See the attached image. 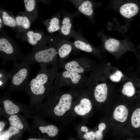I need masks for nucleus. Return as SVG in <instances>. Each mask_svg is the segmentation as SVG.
Wrapping results in <instances>:
<instances>
[{
	"label": "nucleus",
	"instance_id": "obj_28",
	"mask_svg": "<svg viewBox=\"0 0 140 140\" xmlns=\"http://www.w3.org/2000/svg\"><path fill=\"white\" fill-rule=\"evenodd\" d=\"M9 123L12 126L19 129H23L24 126L18 117L16 115H11L9 118Z\"/></svg>",
	"mask_w": 140,
	"mask_h": 140
},
{
	"label": "nucleus",
	"instance_id": "obj_29",
	"mask_svg": "<svg viewBox=\"0 0 140 140\" xmlns=\"http://www.w3.org/2000/svg\"><path fill=\"white\" fill-rule=\"evenodd\" d=\"M9 78H10L9 72H6L4 68H1L0 70V86L5 84Z\"/></svg>",
	"mask_w": 140,
	"mask_h": 140
},
{
	"label": "nucleus",
	"instance_id": "obj_7",
	"mask_svg": "<svg viewBox=\"0 0 140 140\" xmlns=\"http://www.w3.org/2000/svg\"><path fill=\"white\" fill-rule=\"evenodd\" d=\"M87 79L84 74L63 70L57 72L55 79V86L59 88L67 86L78 89L84 86Z\"/></svg>",
	"mask_w": 140,
	"mask_h": 140
},
{
	"label": "nucleus",
	"instance_id": "obj_14",
	"mask_svg": "<svg viewBox=\"0 0 140 140\" xmlns=\"http://www.w3.org/2000/svg\"><path fill=\"white\" fill-rule=\"evenodd\" d=\"M73 37L75 39L73 43L76 49L92 54L98 59L101 57L100 50L96 48L81 36L74 34Z\"/></svg>",
	"mask_w": 140,
	"mask_h": 140
},
{
	"label": "nucleus",
	"instance_id": "obj_26",
	"mask_svg": "<svg viewBox=\"0 0 140 140\" xmlns=\"http://www.w3.org/2000/svg\"><path fill=\"white\" fill-rule=\"evenodd\" d=\"M2 18L3 22L5 25L12 27L17 26L15 19L9 15L6 12H3Z\"/></svg>",
	"mask_w": 140,
	"mask_h": 140
},
{
	"label": "nucleus",
	"instance_id": "obj_18",
	"mask_svg": "<svg viewBox=\"0 0 140 140\" xmlns=\"http://www.w3.org/2000/svg\"><path fill=\"white\" fill-rule=\"evenodd\" d=\"M21 38L27 41L34 48L42 42L45 38L43 39V35L40 33L29 31L27 32L25 36Z\"/></svg>",
	"mask_w": 140,
	"mask_h": 140
},
{
	"label": "nucleus",
	"instance_id": "obj_30",
	"mask_svg": "<svg viewBox=\"0 0 140 140\" xmlns=\"http://www.w3.org/2000/svg\"><path fill=\"white\" fill-rule=\"evenodd\" d=\"M24 2L26 10L28 12L33 11L35 8V0H24Z\"/></svg>",
	"mask_w": 140,
	"mask_h": 140
},
{
	"label": "nucleus",
	"instance_id": "obj_12",
	"mask_svg": "<svg viewBox=\"0 0 140 140\" xmlns=\"http://www.w3.org/2000/svg\"><path fill=\"white\" fill-rule=\"evenodd\" d=\"M140 136V97L137 100L125 126L123 137Z\"/></svg>",
	"mask_w": 140,
	"mask_h": 140
},
{
	"label": "nucleus",
	"instance_id": "obj_8",
	"mask_svg": "<svg viewBox=\"0 0 140 140\" xmlns=\"http://www.w3.org/2000/svg\"><path fill=\"white\" fill-rule=\"evenodd\" d=\"M79 95L73 105L72 110L73 118L79 116L86 119L93 112V105L86 88L79 89Z\"/></svg>",
	"mask_w": 140,
	"mask_h": 140
},
{
	"label": "nucleus",
	"instance_id": "obj_2",
	"mask_svg": "<svg viewBox=\"0 0 140 140\" xmlns=\"http://www.w3.org/2000/svg\"><path fill=\"white\" fill-rule=\"evenodd\" d=\"M136 102L120 96L104 111L109 125V132L116 137H123L125 126Z\"/></svg>",
	"mask_w": 140,
	"mask_h": 140
},
{
	"label": "nucleus",
	"instance_id": "obj_21",
	"mask_svg": "<svg viewBox=\"0 0 140 140\" xmlns=\"http://www.w3.org/2000/svg\"><path fill=\"white\" fill-rule=\"evenodd\" d=\"M78 10L81 13L89 17H92L94 14L93 5L88 0L82 2L78 6Z\"/></svg>",
	"mask_w": 140,
	"mask_h": 140
},
{
	"label": "nucleus",
	"instance_id": "obj_32",
	"mask_svg": "<svg viewBox=\"0 0 140 140\" xmlns=\"http://www.w3.org/2000/svg\"><path fill=\"white\" fill-rule=\"evenodd\" d=\"M78 133L80 137L84 134L88 132L89 130L88 128L86 126L84 125H81L78 128Z\"/></svg>",
	"mask_w": 140,
	"mask_h": 140
},
{
	"label": "nucleus",
	"instance_id": "obj_36",
	"mask_svg": "<svg viewBox=\"0 0 140 140\" xmlns=\"http://www.w3.org/2000/svg\"><path fill=\"white\" fill-rule=\"evenodd\" d=\"M2 25L1 24H0V28H1L2 27Z\"/></svg>",
	"mask_w": 140,
	"mask_h": 140
},
{
	"label": "nucleus",
	"instance_id": "obj_11",
	"mask_svg": "<svg viewBox=\"0 0 140 140\" xmlns=\"http://www.w3.org/2000/svg\"><path fill=\"white\" fill-rule=\"evenodd\" d=\"M13 67L9 72L11 80L10 87L15 89L23 86L28 79L31 65L25 62L17 63L13 61Z\"/></svg>",
	"mask_w": 140,
	"mask_h": 140
},
{
	"label": "nucleus",
	"instance_id": "obj_3",
	"mask_svg": "<svg viewBox=\"0 0 140 140\" xmlns=\"http://www.w3.org/2000/svg\"><path fill=\"white\" fill-rule=\"evenodd\" d=\"M52 92L57 99L53 108L52 113L63 125L66 124L73 118L72 109L79 95V89L70 88L64 91L55 86Z\"/></svg>",
	"mask_w": 140,
	"mask_h": 140
},
{
	"label": "nucleus",
	"instance_id": "obj_4",
	"mask_svg": "<svg viewBox=\"0 0 140 140\" xmlns=\"http://www.w3.org/2000/svg\"><path fill=\"white\" fill-rule=\"evenodd\" d=\"M51 39L47 38L35 47L28 55L24 56L21 60L31 66L36 63H44L52 67L59 68L58 60L57 44L58 40L51 43L49 45L47 44Z\"/></svg>",
	"mask_w": 140,
	"mask_h": 140
},
{
	"label": "nucleus",
	"instance_id": "obj_17",
	"mask_svg": "<svg viewBox=\"0 0 140 140\" xmlns=\"http://www.w3.org/2000/svg\"><path fill=\"white\" fill-rule=\"evenodd\" d=\"M119 11L124 17L131 19L140 13V7L135 3H126L120 7Z\"/></svg>",
	"mask_w": 140,
	"mask_h": 140
},
{
	"label": "nucleus",
	"instance_id": "obj_27",
	"mask_svg": "<svg viewBox=\"0 0 140 140\" xmlns=\"http://www.w3.org/2000/svg\"><path fill=\"white\" fill-rule=\"evenodd\" d=\"M19 129L11 126L0 136V140H8L12 136L16 134L19 132Z\"/></svg>",
	"mask_w": 140,
	"mask_h": 140
},
{
	"label": "nucleus",
	"instance_id": "obj_33",
	"mask_svg": "<svg viewBox=\"0 0 140 140\" xmlns=\"http://www.w3.org/2000/svg\"><path fill=\"white\" fill-rule=\"evenodd\" d=\"M5 124L2 121L0 122V131H1L4 128Z\"/></svg>",
	"mask_w": 140,
	"mask_h": 140
},
{
	"label": "nucleus",
	"instance_id": "obj_1",
	"mask_svg": "<svg viewBox=\"0 0 140 140\" xmlns=\"http://www.w3.org/2000/svg\"><path fill=\"white\" fill-rule=\"evenodd\" d=\"M106 80L97 67L87 78L84 85L94 106L103 112L120 96L114 87Z\"/></svg>",
	"mask_w": 140,
	"mask_h": 140
},
{
	"label": "nucleus",
	"instance_id": "obj_25",
	"mask_svg": "<svg viewBox=\"0 0 140 140\" xmlns=\"http://www.w3.org/2000/svg\"><path fill=\"white\" fill-rule=\"evenodd\" d=\"M17 26L24 29L30 28L31 23L28 18L26 16H18L15 18Z\"/></svg>",
	"mask_w": 140,
	"mask_h": 140
},
{
	"label": "nucleus",
	"instance_id": "obj_9",
	"mask_svg": "<svg viewBox=\"0 0 140 140\" xmlns=\"http://www.w3.org/2000/svg\"><path fill=\"white\" fill-rule=\"evenodd\" d=\"M0 56L4 65L9 61H16L19 59L21 60L24 56L13 41L3 36L0 38Z\"/></svg>",
	"mask_w": 140,
	"mask_h": 140
},
{
	"label": "nucleus",
	"instance_id": "obj_13",
	"mask_svg": "<svg viewBox=\"0 0 140 140\" xmlns=\"http://www.w3.org/2000/svg\"><path fill=\"white\" fill-rule=\"evenodd\" d=\"M138 79L129 80L122 85L120 92V96L130 101H135L140 97V86Z\"/></svg>",
	"mask_w": 140,
	"mask_h": 140
},
{
	"label": "nucleus",
	"instance_id": "obj_6",
	"mask_svg": "<svg viewBox=\"0 0 140 140\" xmlns=\"http://www.w3.org/2000/svg\"><path fill=\"white\" fill-rule=\"evenodd\" d=\"M98 34L105 49L116 58H119L124 53L128 51L137 54L135 47L130 40L127 39L119 40L107 37L101 33Z\"/></svg>",
	"mask_w": 140,
	"mask_h": 140
},
{
	"label": "nucleus",
	"instance_id": "obj_35",
	"mask_svg": "<svg viewBox=\"0 0 140 140\" xmlns=\"http://www.w3.org/2000/svg\"><path fill=\"white\" fill-rule=\"evenodd\" d=\"M138 83L139 84V85L140 86V80H139L138 81Z\"/></svg>",
	"mask_w": 140,
	"mask_h": 140
},
{
	"label": "nucleus",
	"instance_id": "obj_22",
	"mask_svg": "<svg viewBox=\"0 0 140 140\" xmlns=\"http://www.w3.org/2000/svg\"><path fill=\"white\" fill-rule=\"evenodd\" d=\"M3 104L5 111L9 115L16 114L19 111L18 107L9 100H4Z\"/></svg>",
	"mask_w": 140,
	"mask_h": 140
},
{
	"label": "nucleus",
	"instance_id": "obj_5",
	"mask_svg": "<svg viewBox=\"0 0 140 140\" xmlns=\"http://www.w3.org/2000/svg\"><path fill=\"white\" fill-rule=\"evenodd\" d=\"M39 64L40 70L36 76L27 85V89L35 95H49L54 88L53 83L58 68L52 67L48 69L47 65Z\"/></svg>",
	"mask_w": 140,
	"mask_h": 140
},
{
	"label": "nucleus",
	"instance_id": "obj_20",
	"mask_svg": "<svg viewBox=\"0 0 140 140\" xmlns=\"http://www.w3.org/2000/svg\"><path fill=\"white\" fill-rule=\"evenodd\" d=\"M72 26L71 18L67 16L65 17L62 20L60 29L62 35L66 38L73 37L74 34L72 33Z\"/></svg>",
	"mask_w": 140,
	"mask_h": 140
},
{
	"label": "nucleus",
	"instance_id": "obj_34",
	"mask_svg": "<svg viewBox=\"0 0 140 140\" xmlns=\"http://www.w3.org/2000/svg\"><path fill=\"white\" fill-rule=\"evenodd\" d=\"M28 140H44L45 139H41L37 138H30L28 139Z\"/></svg>",
	"mask_w": 140,
	"mask_h": 140
},
{
	"label": "nucleus",
	"instance_id": "obj_16",
	"mask_svg": "<svg viewBox=\"0 0 140 140\" xmlns=\"http://www.w3.org/2000/svg\"><path fill=\"white\" fill-rule=\"evenodd\" d=\"M101 69L105 79L107 78L113 82H119L124 78V75L120 70L111 67L110 65H106L103 68L101 67Z\"/></svg>",
	"mask_w": 140,
	"mask_h": 140
},
{
	"label": "nucleus",
	"instance_id": "obj_23",
	"mask_svg": "<svg viewBox=\"0 0 140 140\" xmlns=\"http://www.w3.org/2000/svg\"><path fill=\"white\" fill-rule=\"evenodd\" d=\"M39 129L42 134L46 133L48 136L50 137H55L57 135L59 131L58 128L52 124L40 126Z\"/></svg>",
	"mask_w": 140,
	"mask_h": 140
},
{
	"label": "nucleus",
	"instance_id": "obj_19",
	"mask_svg": "<svg viewBox=\"0 0 140 140\" xmlns=\"http://www.w3.org/2000/svg\"><path fill=\"white\" fill-rule=\"evenodd\" d=\"M96 140H102L106 133L109 132V126L108 121L104 116L98 124L97 127L94 130Z\"/></svg>",
	"mask_w": 140,
	"mask_h": 140
},
{
	"label": "nucleus",
	"instance_id": "obj_15",
	"mask_svg": "<svg viewBox=\"0 0 140 140\" xmlns=\"http://www.w3.org/2000/svg\"><path fill=\"white\" fill-rule=\"evenodd\" d=\"M76 49L73 42L65 39H59L57 44V52L59 63L65 62L74 50Z\"/></svg>",
	"mask_w": 140,
	"mask_h": 140
},
{
	"label": "nucleus",
	"instance_id": "obj_31",
	"mask_svg": "<svg viewBox=\"0 0 140 140\" xmlns=\"http://www.w3.org/2000/svg\"><path fill=\"white\" fill-rule=\"evenodd\" d=\"M81 137L86 140H95V135L94 130L89 131L83 134Z\"/></svg>",
	"mask_w": 140,
	"mask_h": 140
},
{
	"label": "nucleus",
	"instance_id": "obj_10",
	"mask_svg": "<svg viewBox=\"0 0 140 140\" xmlns=\"http://www.w3.org/2000/svg\"><path fill=\"white\" fill-rule=\"evenodd\" d=\"M59 64L63 70L83 74L95 70L98 66L96 63L84 56L68 62L60 63Z\"/></svg>",
	"mask_w": 140,
	"mask_h": 140
},
{
	"label": "nucleus",
	"instance_id": "obj_24",
	"mask_svg": "<svg viewBox=\"0 0 140 140\" xmlns=\"http://www.w3.org/2000/svg\"><path fill=\"white\" fill-rule=\"evenodd\" d=\"M60 21L57 17H54L50 20L49 22L47 30L50 33H53L60 29Z\"/></svg>",
	"mask_w": 140,
	"mask_h": 140
}]
</instances>
